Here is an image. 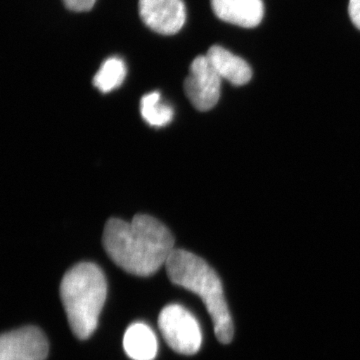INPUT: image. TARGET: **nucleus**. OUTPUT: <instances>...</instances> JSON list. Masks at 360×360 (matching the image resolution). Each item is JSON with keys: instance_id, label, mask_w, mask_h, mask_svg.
Segmentation results:
<instances>
[{"instance_id": "obj_1", "label": "nucleus", "mask_w": 360, "mask_h": 360, "mask_svg": "<svg viewBox=\"0 0 360 360\" xmlns=\"http://www.w3.org/2000/svg\"><path fill=\"white\" fill-rule=\"evenodd\" d=\"M103 243L117 266L141 277L158 272L175 250L169 229L148 214H136L129 222L110 219L104 227Z\"/></svg>"}, {"instance_id": "obj_2", "label": "nucleus", "mask_w": 360, "mask_h": 360, "mask_svg": "<svg viewBox=\"0 0 360 360\" xmlns=\"http://www.w3.org/2000/svg\"><path fill=\"white\" fill-rule=\"evenodd\" d=\"M167 276L175 285L195 293L205 303L212 317L215 336L229 345L233 340L234 328L225 300L221 281L214 269L194 253L175 250L165 264Z\"/></svg>"}, {"instance_id": "obj_3", "label": "nucleus", "mask_w": 360, "mask_h": 360, "mask_svg": "<svg viewBox=\"0 0 360 360\" xmlns=\"http://www.w3.org/2000/svg\"><path fill=\"white\" fill-rule=\"evenodd\" d=\"M60 298L68 323L78 340L94 335L108 295L103 270L91 262L75 265L63 276Z\"/></svg>"}, {"instance_id": "obj_4", "label": "nucleus", "mask_w": 360, "mask_h": 360, "mask_svg": "<svg viewBox=\"0 0 360 360\" xmlns=\"http://www.w3.org/2000/svg\"><path fill=\"white\" fill-rule=\"evenodd\" d=\"M158 326L167 345L177 354L193 355L200 349L202 335L200 324L181 305L170 304L161 310Z\"/></svg>"}, {"instance_id": "obj_5", "label": "nucleus", "mask_w": 360, "mask_h": 360, "mask_svg": "<svg viewBox=\"0 0 360 360\" xmlns=\"http://www.w3.org/2000/svg\"><path fill=\"white\" fill-rule=\"evenodd\" d=\"M221 77L210 63L206 56H198L189 68V75L184 82V91L187 98L195 110H212L220 97Z\"/></svg>"}, {"instance_id": "obj_6", "label": "nucleus", "mask_w": 360, "mask_h": 360, "mask_svg": "<svg viewBox=\"0 0 360 360\" xmlns=\"http://www.w3.org/2000/svg\"><path fill=\"white\" fill-rule=\"evenodd\" d=\"M49 341L34 326L4 333L0 338V360H46Z\"/></svg>"}, {"instance_id": "obj_7", "label": "nucleus", "mask_w": 360, "mask_h": 360, "mask_svg": "<svg viewBox=\"0 0 360 360\" xmlns=\"http://www.w3.org/2000/svg\"><path fill=\"white\" fill-rule=\"evenodd\" d=\"M139 8L144 25L160 34H175L186 23L182 0H139Z\"/></svg>"}, {"instance_id": "obj_8", "label": "nucleus", "mask_w": 360, "mask_h": 360, "mask_svg": "<svg viewBox=\"0 0 360 360\" xmlns=\"http://www.w3.org/2000/svg\"><path fill=\"white\" fill-rule=\"evenodd\" d=\"M212 7L219 20L241 27H255L264 18L262 0H212Z\"/></svg>"}, {"instance_id": "obj_9", "label": "nucleus", "mask_w": 360, "mask_h": 360, "mask_svg": "<svg viewBox=\"0 0 360 360\" xmlns=\"http://www.w3.org/2000/svg\"><path fill=\"white\" fill-rule=\"evenodd\" d=\"M206 56L221 79L227 80L236 86L250 82L252 70L248 63L224 47L219 45L210 47Z\"/></svg>"}, {"instance_id": "obj_10", "label": "nucleus", "mask_w": 360, "mask_h": 360, "mask_svg": "<svg viewBox=\"0 0 360 360\" xmlns=\"http://www.w3.org/2000/svg\"><path fill=\"white\" fill-rule=\"evenodd\" d=\"M123 347L132 360H153L158 354V340L148 326L137 322L125 331Z\"/></svg>"}, {"instance_id": "obj_11", "label": "nucleus", "mask_w": 360, "mask_h": 360, "mask_svg": "<svg viewBox=\"0 0 360 360\" xmlns=\"http://www.w3.org/2000/svg\"><path fill=\"white\" fill-rule=\"evenodd\" d=\"M141 112L143 120L151 127H165L172 122L174 115L172 106L163 103L158 91L142 96Z\"/></svg>"}, {"instance_id": "obj_12", "label": "nucleus", "mask_w": 360, "mask_h": 360, "mask_svg": "<svg viewBox=\"0 0 360 360\" xmlns=\"http://www.w3.org/2000/svg\"><path fill=\"white\" fill-rule=\"evenodd\" d=\"M127 77V66L122 58L106 59L94 77V85L103 94L120 87Z\"/></svg>"}, {"instance_id": "obj_13", "label": "nucleus", "mask_w": 360, "mask_h": 360, "mask_svg": "<svg viewBox=\"0 0 360 360\" xmlns=\"http://www.w3.org/2000/svg\"><path fill=\"white\" fill-rule=\"evenodd\" d=\"M66 7L77 13L89 11L96 4V0H63Z\"/></svg>"}, {"instance_id": "obj_14", "label": "nucleus", "mask_w": 360, "mask_h": 360, "mask_svg": "<svg viewBox=\"0 0 360 360\" xmlns=\"http://www.w3.org/2000/svg\"><path fill=\"white\" fill-rule=\"evenodd\" d=\"M348 13L352 23L360 30V0H350Z\"/></svg>"}]
</instances>
